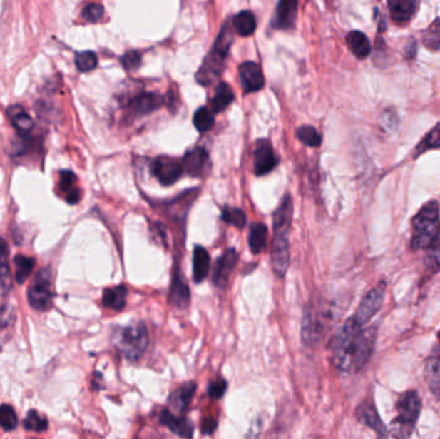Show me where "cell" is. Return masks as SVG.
<instances>
[{"instance_id":"45","label":"cell","mask_w":440,"mask_h":439,"mask_svg":"<svg viewBox=\"0 0 440 439\" xmlns=\"http://www.w3.org/2000/svg\"><path fill=\"white\" fill-rule=\"evenodd\" d=\"M225 392H227V381L223 379L213 381L208 389V394L211 400H220Z\"/></svg>"},{"instance_id":"22","label":"cell","mask_w":440,"mask_h":439,"mask_svg":"<svg viewBox=\"0 0 440 439\" xmlns=\"http://www.w3.org/2000/svg\"><path fill=\"white\" fill-rule=\"evenodd\" d=\"M163 105H164V99L161 96H158L156 93H143L133 99L129 107H131V112L135 116H138V115H145V113L155 111Z\"/></svg>"},{"instance_id":"18","label":"cell","mask_w":440,"mask_h":439,"mask_svg":"<svg viewBox=\"0 0 440 439\" xmlns=\"http://www.w3.org/2000/svg\"><path fill=\"white\" fill-rule=\"evenodd\" d=\"M296 16H297V3L294 0H283L277 6L276 14L272 24L277 29L289 30L295 24Z\"/></svg>"},{"instance_id":"26","label":"cell","mask_w":440,"mask_h":439,"mask_svg":"<svg viewBox=\"0 0 440 439\" xmlns=\"http://www.w3.org/2000/svg\"><path fill=\"white\" fill-rule=\"evenodd\" d=\"M347 43L352 53L357 59H367L371 53V43L368 40L367 35L362 31H350L347 36Z\"/></svg>"},{"instance_id":"3","label":"cell","mask_w":440,"mask_h":439,"mask_svg":"<svg viewBox=\"0 0 440 439\" xmlns=\"http://www.w3.org/2000/svg\"><path fill=\"white\" fill-rule=\"evenodd\" d=\"M112 341L124 358L137 362L148 345V330L143 322H133L124 328H116Z\"/></svg>"},{"instance_id":"43","label":"cell","mask_w":440,"mask_h":439,"mask_svg":"<svg viewBox=\"0 0 440 439\" xmlns=\"http://www.w3.org/2000/svg\"><path fill=\"white\" fill-rule=\"evenodd\" d=\"M140 62H142V54L137 51L126 52L121 59V64L124 66L125 70H128V71L137 70L140 66Z\"/></svg>"},{"instance_id":"25","label":"cell","mask_w":440,"mask_h":439,"mask_svg":"<svg viewBox=\"0 0 440 439\" xmlns=\"http://www.w3.org/2000/svg\"><path fill=\"white\" fill-rule=\"evenodd\" d=\"M9 249L8 243L3 237H0V296H7L12 288L11 272L8 266Z\"/></svg>"},{"instance_id":"47","label":"cell","mask_w":440,"mask_h":439,"mask_svg":"<svg viewBox=\"0 0 440 439\" xmlns=\"http://www.w3.org/2000/svg\"><path fill=\"white\" fill-rule=\"evenodd\" d=\"M218 421L214 418H206L201 424V432L205 435H210L217 430Z\"/></svg>"},{"instance_id":"33","label":"cell","mask_w":440,"mask_h":439,"mask_svg":"<svg viewBox=\"0 0 440 439\" xmlns=\"http://www.w3.org/2000/svg\"><path fill=\"white\" fill-rule=\"evenodd\" d=\"M422 44L434 52L440 51V19H435L424 31Z\"/></svg>"},{"instance_id":"16","label":"cell","mask_w":440,"mask_h":439,"mask_svg":"<svg viewBox=\"0 0 440 439\" xmlns=\"http://www.w3.org/2000/svg\"><path fill=\"white\" fill-rule=\"evenodd\" d=\"M160 423L166 426L170 432L177 434L182 438L191 439L192 435H193V425H192L191 421H188L183 416L174 415L169 410H164L161 413Z\"/></svg>"},{"instance_id":"48","label":"cell","mask_w":440,"mask_h":439,"mask_svg":"<svg viewBox=\"0 0 440 439\" xmlns=\"http://www.w3.org/2000/svg\"><path fill=\"white\" fill-rule=\"evenodd\" d=\"M414 54H416V43H414V40H412L406 46V56H407V59H412V57H414Z\"/></svg>"},{"instance_id":"15","label":"cell","mask_w":440,"mask_h":439,"mask_svg":"<svg viewBox=\"0 0 440 439\" xmlns=\"http://www.w3.org/2000/svg\"><path fill=\"white\" fill-rule=\"evenodd\" d=\"M196 392V383H187L182 387L175 389L169 397V406H170V413L182 416L187 408L191 405L192 398Z\"/></svg>"},{"instance_id":"42","label":"cell","mask_w":440,"mask_h":439,"mask_svg":"<svg viewBox=\"0 0 440 439\" xmlns=\"http://www.w3.org/2000/svg\"><path fill=\"white\" fill-rule=\"evenodd\" d=\"M103 14H105V9L103 7L98 4V3H91V4H88L83 9V12H81V16H83V19L84 20L88 21V22H98L102 17H103Z\"/></svg>"},{"instance_id":"4","label":"cell","mask_w":440,"mask_h":439,"mask_svg":"<svg viewBox=\"0 0 440 439\" xmlns=\"http://www.w3.org/2000/svg\"><path fill=\"white\" fill-rule=\"evenodd\" d=\"M232 41H233V34L230 25L225 24L209 56L205 59L204 64L198 69L196 79L200 84L209 86L219 78L223 70L225 59L228 57Z\"/></svg>"},{"instance_id":"31","label":"cell","mask_w":440,"mask_h":439,"mask_svg":"<svg viewBox=\"0 0 440 439\" xmlns=\"http://www.w3.org/2000/svg\"><path fill=\"white\" fill-rule=\"evenodd\" d=\"M233 26L240 35L249 36L251 34H254L255 29H257L255 16L251 14L250 11H242L233 19Z\"/></svg>"},{"instance_id":"7","label":"cell","mask_w":440,"mask_h":439,"mask_svg":"<svg viewBox=\"0 0 440 439\" xmlns=\"http://www.w3.org/2000/svg\"><path fill=\"white\" fill-rule=\"evenodd\" d=\"M385 294H387V285L385 282H380L376 288L369 290L367 294L363 296L359 307L353 316V320L361 328L367 325L368 322L374 318V316L380 311L385 299Z\"/></svg>"},{"instance_id":"39","label":"cell","mask_w":440,"mask_h":439,"mask_svg":"<svg viewBox=\"0 0 440 439\" xmlns=\"http://www.w3.org/2000/svg\"><path fill=\"white\" fill-rule=\"evenodd\" d=\"M24 426L26 430H33V432H44L48 428V420L40 415L38 411L31 410L27 413L26 418L24 420Z\"/></svg>"},{"instance_id":"19","label":"cell","mask_w":440,"mask_h":439,"mask_svg":"<svg viewBox=\"0 0 440 439\" xmlns=\"http://www.w3.org/2000/svg\"><path fill=\"white\" fill-rule=\"evenodd\" d=\"M388 7L392 20L394 21L396 25H404L414 17L419 3L414 0H390Z\"/></svg>"},{"instance_id":"2","label":"cell","mask_w":440,"mask_h":439,"mask_svg":"<svg viewBox=\"0 0 440 439\" xmlns=\"http://www.w3.org/2000/svg\"><path fill=\"white\" fill-rule=\"evenodd\" d=\"M422 400L416 390L401 393L396 402V416L390 424L389 434L394 439H409L420 418Z\"/></svg>"},{"instance_id":"28","label":"cell","mask_w":440,"mask_h":439,"mask_svg":"<svg viewBox=\"0 0 440 439\" xmlns=\"http://www.w3.org/2000/svg\"><path fill=\"white\" fill-rule=\"evenodd\" d=\"M8 118L11 120L14 128L22 134H26L29 131H33V118H30V115L24 110L22 106H11L8 109Z\"/></svg>"},{"instance_id":"14","label":"cell","mask_w":440,"mask_h":439,"mask_svg":"<svg viewBox=\"0 0 440 439\" xmlns=\"http://www.w3.org/2000/svg\"><path fill=\"white\" fill-rule=\"evenodd\" d=\"M238 262V256L236 250L230 249L225 251L223 256L218 259L215 268L213 271V282L217 285L218 288H223L227 285L230 273L236 267Z\"/></svg>"},{"instance_id":"23","label":"cell","mask_w":440,"mask_h":439,"mask_svg":"<svg viewBox=\"0 0 440 439\" xmlns=\"http://www.w3.org/2000/svg\"><path fill=\"white\" fill-rule=\"evenodd\" d=\"M191 301L190 288L187 283L184 282L182 276L175 275L173 283H171L170 294H169V302L175 308L184 309L188 307Z\"/></svg>"},{"instance_id":"49","label":"cell","mask_w":440,"mask_h":439,"mask_svg":"<svg viewBox=\"0 0 440 439\" xmlns=\"http://www.w3.org/2000/svg\"><path fill=\"white\" fill-rule=\"evenodd\" d=\"M30 439H38V438H30Z\"/></svg>"},{"instance_id":"44","label":"cell","mask_w":440,"mask_h":439,"mask_svg":"<svg viewBox=\"0 0 440 439\" xmlns=\"http://www.w3.org/2000/svg\"><path fill=\"white\" fill-rule=\"evenodd\" d=\"M75 183H76V177L73 171H62L59 173V190L70 193L71 191L76 190Z\"/></svg>"},{"instance_id":"20","label":"cell","mask_w":440,"mask_h":439,"mask_svg":"<svg viewBox=\"0 0 440 439\" xmlns=\"http://www.w3.org/2000/svg\"><path fill=\"white\" fill-rule=\"evenodd\" d=\"M292 200L289 195L283 197L282 201L280 203V206L277 208L275 214H273V227H275V233H287L289 235L290 227L292 222Z\"/></svg>"},{"instance_id":"11","label":"cell","mask_w":440,"mask_h":439,"mask_svg":"<svg viewBox=\"0 0 440 439\" xmlns=\"http://www.w3.org/2000/svg\"><path fill=\"white\" fill-rule=\"evenodd\" d=\"M355 416L361 424L371 428L374 432H376L379 439H388L389 430L385 424L382 423V420L380 419V415L377 413L372 400H368L362 402L361 405L357 407Z\"/></svg>"},{"instance_id":"37","label":"cell","mask_w":440,"mask_h":439,"mask_svg":"<svg viewBox=\"0 0 440 439\" xmlns=\"http://www.w3.org/2000/svg\"><path fill=\"white\" fill-rule=\"evenodd\" d=\"M425 264L426 268L431 273H436L440 271V235L438 238L434 241L433 245L426 250V256H425Z\"/></svg>"},{"instance_id":"32","label":"cell","mask_w":440,"mask_h":439,"mask_svg":"<svg viewBox=\"0 0 440 439\" xmlns=\"http://www.w3.org/2000/svg\"><path fill=\"white\" fill-rule=\"evenodd\" d=\"M440 148V123L435 125L431 131L427 133L425 138L421 141L420 143L417 144L416 150H414V158L420 156L422 153H425L430 150H436Z\"/></svg>"},{"instance_id":"46","label":"cell","mask_w":440,"mask_h":439,"mask_svg":"<svg viewBox=\"0 0 440 439\" xmlns=\"http://www.w3.org/2000/svg\"><path fill=\"white\" fill-rule=\"evenodd\" d=\"M382 125L388 129V131H393L396 126H398V118L395 115L394 111L392 110H387V111L382 113Z\"/></svg>"},{"instance_id":"29","label":"cell","mask_w":440,"mask_h":439,"mask_svg":"<svg viewBox=\"0 0 440 439\" xmlns=\"http://www.w3.org/2000/svg\"><path fill=\"white\" fill-rule=\"evenodd\" d=\"M233 99H235V94H233V91L230 89V86L225 83H219L217 89H215V94L211 99L213 113L224 111L233 102Z\"/></svg>"},{"instance_id":"1","label":"cell","mask_w":440,"mask_h":439,"mask_svg":"<svg viewBox=\"0 0 440 439\" xmlns=\"http://www.w3.org/2000/svg\"><path fill=\"white\" fill-rule=\"evenodd\" d=\"M440 235V208L436 201L425 203L412 219L411 248L429 249Z\"/></svg>"},{"instance_id":"5","label":"cell","mask_w":440,"mask_h":439,"mask_svg":"<svg viewBox=\"0 0 440 439\" xmlns=\"http://www.w3.org/2000/svg\"><path fill=\"white\" fill-rule=\"evenodd\" d=\"M362 328H363L353 320V317H350L344 322V325L337 330L335 336L332 338L331 341L332 360L336 368L342 373L352 371L355 341Z\"/></svg>"},{"instance_id":"24","label":"cell","mask_w":440,"mask_h":439,"mask_svg":"<svg viewBox=\"0 0 440 439\" xmlns=\"http://www.w3.org/2000/svg\"><path fill=\"white\" fill-rule=\"evenodd\" d=\"M126 296H128V288L124 285L106 288L102 296V304L105 308L120 312L126 306Z\"/></svg>"},{"instance_id":"21","label":"cell","mask_w":440,"mask_h":439,"mask_svg":"<svg viewBox=\"0 0 440 439\" xmlns=\"http://www.w3.org/2000/svg\"><path fill=\"white\" fill-rule=\"evenodd\" d=\"M425 381L429 390L440 400V354H430L424 368Z\"/></svg>"},{"instance_id":"38","label":"cell","mask_w":440,"mask_h":439,"mask_svg":"<svg viewBox=\"0 0 440 439\" xmlns=\"http://www.w3.org/2000/svg\"><path fill=\"white\" fill-rule=\"evenodd\" d=\"M19 425V419H17V413L14 411V408L9 405H1L0 406V428H3L4 430H14Z\"/></svg>"},{"instance_id":"40","label":"cell","mask_w":440,"mask_h":439,"mask_svg":"<svg viewBox=\"0 0 440 439\" xmlns=\"http://www.w3.org/2000/svg\"><path fill=\"white\" fill-rule=\"evenodd\" d=\"M193 124L198 131H208L214 125V113L208 107L198 109L193 116Z\"/></svg>"},{"instance_id":"13","label":"cell","mask_w":440,"mask_h":439,"mask_svg":"<svg viewBox=\"0 0 440 439\" xmlns=\"http://www.w3.org/2000/svg\"><path fill=\"white\" fill-rule=\"evenodd\" d=\"M240 79L242 84L243 89L246 93L257 92L264 86V75L262 67L252 62L246 61L242 65L238 67Z\"/></svg>"},{"instance_id":"36","label":"cell","mask_w":440,"mask_h":439,"mask_svg":"<svg viewBox=\"0 0 440 439\" xmlns=\"http://www.w3.org/2000/svg\"><path fill=\"white\" fill-rule=\"evenodd\" d=\"M75 65H76L80 72L92 71L98 65L97 54L92 52V51L79 52L76 54V57H75Z\"/></svg>"},{"instance_id":"6","label":"cell","mask_w":440,"mask_h":439,"mask_svg":"<svg viewBox=\"0 0 440 439\" xmlns=\"http://www.w3.org/2000/svg\"><path fill=\"white\" fill-rule=\"evenodd\" d=\"M52 273L48 268L39 271L27 291L29 304L36 311H48L53 304Z\"/></svg>"},{"instance_id":"10","label":"cell","mask_w":440,"mask_h":439,"mask_svg":"<svg viewBox=\"0 0 440 439\" xmlns=\"http://www.w3.org/2000/svg\"><path fill=\"white\" fill-rule=\"evenodd\" d=\"M151 171L158 182L164 186L175 183L183 173V165L175 158L160 156L152 163Z\"/></svg>"},{"instance_id":"9","label":"cell","mask_w":440,"mask_h":439,"mask_svg":"<svg viewBox=\"0 0 440 439\" xmlns=\"http://www.w3.org/2000/svg\"><path fill=\"white\" fill-rule=\"evenodd\" d=\"M289 235L287 233H275L272 243L270 263L273 272L278 277H285L290 264Z\"/></svg>"},{"instance_id":"8","label":"cell","mask_w":440,"mask_h":439,"mask_svg":"<svg viewBox=\"0 0 440 439\" xmlns=\"http://www.w3.org/2000/svg\"><path fill=\"white\" fill-rule=\"evenodd\" d=\"M376 338H377V328L372 326V328H362L355 341L352 371L358 373L366 368L368 360H371V355L374 353Z\"/></svg>"},{"instance_id":"35","label":"cell","mask_w":440,"mask_h":439,"mask_svg":"<svg viewBox=\"0 0 440 439\" xmlns=\"http://www.w3.org/2000/svg\"><path fill=\"white\" fill-rule=\"evenodd\" d=\"M296 137L302 143L307 144L309 147H318L322 142L321 134L317 131L316 128H313L310 125L300 126L296 131Z\"/></svg>"},{"instance_id":"12","label":"cell","mask_w":440,"mask_h":439,"mask_svg":"<svg viewBox=\"0 0 440 439\" xmlns=\"http://www.w3.org/2000/svg\"><path fill=\"white\" fill-rule=\"evenodd\" d=\"M278 158L268 141H259L254 151V171L257 176H265L276 168Z\"/></svg>"},{"instance_id":"34","label":"cell","mask_w":440,"mask_h":439,"mask_svg":"<svg viewBox=\"0 0 440 439\" xmlns=\"http://www.w3.org/2000/svg\"><path fill=\"white\" fill-rule=\"evenodd\" d=\"M14 266H16V281L19 283H25L35 267V259L29 256H17L14 258Z\"/></svg>"},{"instance_id":"41","label":"cell","mask_w":440,"mask_h":439,"mask_svg":"<svg viewBox=\"0 0 440 439\" xmlns=\"http://www.w3.org/2000/svg\"><path fill=\"white\" fill-rule=\"evenodd\" d=\"M222 219L225 223L232 224L237 228H243L246 224V214L243 213V210L230 206L224 208L222 211Z\"/></svg>"},{"instance_id":"30","label":"cell","mask_w":440,"mask_h":439,"mask_svg":"<svg viewBox=\"0 0 440 439\" xmlns=\"http://www.w3.org/2000/svg\"><path fill=\"white\" fill-rule=\"evenodd\" d=\"M268 241V230L262 223H254L251 226L249 235V246L252 254H259L267 248Z\"/></svg>"},{"instance_id":"27","label":"cell","mask_w":440,"mask_h":439,"mask_svg":"<svg viewBox=\"0 0 440 439\" xmlns=\"http://www.w3.org/2000/svg\"><path fill=\"white\" fill-rule=\"evenodd\" d=\"M210 269V256L203 246H196L193 251V278L195 282L204 281L209 275Z\"/></svg>"},{"instance_id":"17","label":"cell","mask_w":440,"mask_h":439,"mask_svg":"<svg viewBox=\"0 0 440 439\" xmlns=\"http://www.w3.org/2000/svg\"><path fill=\"white\" fill-rule=\"evenodd\" d=\"M209 163V155L203 147H196L187 152L183 158L182 165L183 171L192 177H200L204 173Z\"/></svg>"}]
</instances>
